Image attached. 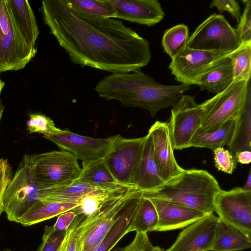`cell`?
Instances as JSON below:
<instances>
[{
	"label": "cell",
	"instance_id": "1",
	"mask_svg": "<svg viewBox=\"0 0 251 251\" xmlns=\"http://www.w3.org/2000/svg\"><path fill=\"white\" fill-rule=\"evenodd\" d=\"M41 10L45 23L74 64L129 73L151 60L149 42L121 20L82 12L66 0H43Z\"/></svg>",
	"mask_w": 251,
	"mask_h": 251
},
{
	"label": "cell",
	"instance_id": "2",
	"mask_svg": "<svg viewBox=\"0 0 251 251\" xmlns=\"http://www.w3.org/2000/svg\"><path fill=\"white\" fill-rule=\"evenodd\" d=\"M95 90L100 98L146 110L152 117L160 110L172 106L178 98L176 85L160 84L141 70L112 73L100 80Z\"/></svg>",
	"mask_w": 251,
	"mask_h": 251
},
{
	"label": "cell",
	"instance_id": "3",
	"mask_svg": "<svg viewBox=\"0 0 251 251\" xmlns=\"http://www.w3.org/2000/svg\"><path fill=\"white\" fill-rule=\"evenodd\" d=\"M216 178L203 170H185L144 196L166 200L209 215L214 212L215 196L220 190Z\"/></svg>",
	"mask_w": 251,
	"mask_h": 251
},
{
	"label": "cell",
	"instance_id": "4",
	"mask_svg": "<svg viewBox=\"0 0 251 251\" xmlns=\"http://www.w3.org/2000/svg\"><path fill=\"white\" fill-rule=\"evenodd\" d=\"M135 186H124L112 192L96 211L84 217L76 228V251H92L104 238L116 221Z\"/></svg>",
	"mask_w": 251,
	"mask_h": 251
},
{
	"label": "cell",
	"instance_id": "5",
	"mask_svg": "<svg viewBox=\"0 0 251 251\" xmlns=\"http://www.w3.org/2000/svg\"><path fill=\"white\" fill-rule=\"evenodd\" d=\"M35 182L40 190L70 185L81 170L78 159L66 151L32 154Z\"/></svg>",
	"mask_w": 251,
	"mask_h": 251
},
{
	"label": "cell",
	"instance_id": "6",
	"mask_svg": "<svg viewBox=\"0 0 251 251\" xmlns=\"http://www.w3.org/2000/svg\"><path fill=\"white\" fill-rule=\"evenodd\" d=\"M36 52L21 34L8 0H0V73L24 68Z\"/></svg>",
	"mask_w": 251,
	"mask_h": 251
},
{
	"label": "cell",
	"instance_id": "7",
	"mask_svg": "<svg viewBox=\"0 0 251 251\" xmlns=\"http://www.w3.org/2000/svg\"><path fill=\"white\" fill-rule=\"evenodd\" d=\"M33 168L32 154H25L9 183L3 197L4 212L9 221L20 218L40 197Z\"/></svg>",
	"mask_w": 251,
	"mask_h": 251
},
{
	"label": "cell",
	"instance_id": "8",
	"mask_svg": "<svg viewBox=\"0 0 251 251\" xmlns=\"http://www.w3.org/2000/svg\"><path fill=\"white\" fill-rule=\"evenodd\" d=\"M242 44L236 28L221 14L210 15L189 36L186 46L191 49L231 53Z\"/></svg>",
	"mask_w": 251,
	"mask_h": 251
},
{
	"label": "cell",
	"instance_id": "9",
	"mask_svg": "<svg viewBox=\"0 0 251 251\" xmlns=\"http://www.w3.org/2000/svg\"><path fill=\"white\" fill-rule=\"evenodd\" d=\"M249 82L233 81L224 91L202 102L205 115L199 128L207 130L237 117L250 96Z\"/></svg>",
	"mask_w": 251,
	"mask_h": 251
},
{
	"label": "cell",
	"instance_id": "10",
	"mask_svg": "<svg viewBox=\"0 0 251 251\" xmlns=\"http://www.w3.org/2000/svg\"><path fill=\"white\" fill-rule=\"evenodd\" d=\"M172 107L167 124L173 148H190L194 135L202 123L205 108L202 103H196L194 97L184 94Z\"/></svg>",
	"mask_w": 251,
	"mask_h": 251
},
{
	"label": "cell",
	"instance_id": "11",
	"mask_svg": "<svg viewBox=\"0 0 251 251\" xmlns=\"http://www.w3.org/2000/svg\"><path fill=\"white\" fill-rule=\"evenodd\" d=\"M146 138V135L131 139L112 136L111 148L103 159L113 176L123 186H134L132 182Z\"/></svg>",
	"mask_w": 251,
	"mask_h": 251
},
{
	"label": "cell",
	"instance_id": "12",
	"mask_svg": "<svg viewBox=\"0 0 251 251\" xmlns=\"http://www.w3.org/2000/svg\"><path fill=\"white\" fill-rule=\"evenodd\" d=\"M214 212L219 219L251 239V190L236 187L220 190L215 196Z\"/></svg>",
	"mask_w": 251,
	"mask_h": 251
},
{
	"label": "cell",
	"instance_id": "13",
	"mask_svg": "<svg viewBox=\"0 0 251 251\" xmlns=\"http://www.w3.org/2000/svg\"><path fill=\"white\" fill-rule=\"evenodd\" d=\"M230 53L185 47L171 59L169 68L175 79L181 84L197 85L204 73Z\"/></svg>",
	"mask_w": 251,
	"mask_h": 251
},
{
	"label": "cell",
	"instance_id": "14",
	"mask_svg": "<svg viewBox=\"0 0 251 251\" xmlns=\"http://www.w3.org/2000/svg\"><path fill=\"white\" fill-rule=\"evenodd\" d=\"M59 148L68 151L82 164H88L104 158L109 151L112 144V136L106 138H95L83 136L69 130H62L59 133L43 135Z\"/></svg>",
	"mask_w": 251,
	"mask_h": 251
},
{
	"label": "cell",
	"instance_id": "15",
	"mask_svg": "<svg viewBox=\"0 0 251 251\" xmlns=\"http://www.w3.org/2000/svg\"><path fill=\"white\" fill-rule=\"evenodd\" d=\"M218 217L206 215L184 227L166 251H211Z\"/></svg>",
	"mask_w": 251,
	"mask_h": 251
},
{
	"label": "cell",
	"instance_id": "16",
	"mask_svg": "<svg viewBox=\"0 0 251 251\" xmlns=\"http://www.w3.org/2000/svg\"><path fill=\"white\" fill-rule=\"evenodd\" d=\"M152 140L153 154L160 173L166 182L181 173L184 169L177 163L174 156L167 123L155 122L148 133Z\"/></svg>",
	"mask_w": 251,
	"mask_h": 251
},
{
	"label": "cell",
	"instance_id": "17",
	"mask_svg": "<svg viewBox=\"0 0 251 251\" xmlns=\"http://www.w3.org/2000/svg\"><path fill=\"white\" fill-rule=\"evenodd\" d=\"M117 12L116 19L151 26L162 20L165 13L157 0H107Z\"/></svg>",
	"mask_w": 251,
	"mask_h": 251
},
{
	"label": "cell",
	"instance_id": "18",
	"mask_svg": "<svg viewBox=\"0 0 251 251\" xmlns=\"http://www.w3.org/2000/svg\"><path fill=\"white\" fill-rule=\"evenodd\" d=\"M148 198L153 203L158 214L155 231L183 228L206 215L202 212L176 202Z\"/></svg>",
	"mask_w": 251,
	"mask_h": 251
},
{
	"label": "cell",
	"instance_id": "19",
	"mask_svg": "<svg viewBox=\"0 0 251 251\" xmlns=\"http://www.w3.org/2000/svg\"><path fill=\"white\" fill-rule=\"evenodd\" d=\"M143 192L134 191L121 209L116 221L101 241L92 251H110L127 233L131 220L142 198Z\"/></svg>",
	"mask_w": 251,
	"mask_h": 251
},
{
	"label": "cell",
	"instance_id": "20",
	"mask_svg": "<svg viewBox=\"0 0 251 251\" xmlns=\"http://www.w3.org/2000/svg\"><path fill=\"white\" fill-rule=\"evenodd\" d=\"M165 182L155 163L152 140L148 134L132 184L145 192L155 189Z\"/></svg>",
	"mask_w": 251,
	"mask_h": 251
},
{
	"label": "cell",
	"instance_id": "21",
	"mask_svg": "<svg viewBox=\"0 0 251 251\" xmlns=\"http://www.w3.org/2000/svg\"><path fill=\"white\" fill-rule=\"evenodd\" d=\"M237 117L207 130L198 128L191 140L190 147L207 148L213 151L228 146L233 137Z\"/></svg>",
	"mask_w": 251,
	"mask_h": 251
},
{
	"label": "cell",
	"instance_id": "22",
	"mask_svg": "<svg viewBox=\"0 0 251 251\" xmlns=\"http://www.w3.org/2000/svg\"><path fill=\"white\" fill-rule=\"evenodd\" d=\"M233 82L232 63L228 56L204 73L199 79L197 85L201 91L206 90L216 95L224 91Z\"/></svg>",
	"mask_w": 251,
	"mask_h": 251
},
{
	"label": "cell",
	"instance_id": "23",
	"mask_svg": "<svg viewBox=\"0 0 251 251\" xmlns=\"http://www.w3.org/2000/svg\"><path fill=\"white\" fill-rule=\"evenodd\" d=\"M75 182L87 184L108 191L125 186L115 178L103 158L88 164H82L80 174Z\"/></svg>",
	"mask_w": 251,
	"mask_h": 251
},
{
	"label": "cell",
	"instance_id": "24",
	"mask_svg": "<svg viewBox=\"0 0 251 251\" xmlns=\"http://www.w3.org/2000/svg\"><path fill=\"white\" fill-rule=\"evenodd\" d=\"M16 25L22 36L31 47L35 48L39 30L32 9L27 0H7Z\"/></svg>",
	"mask_w": 251,
	"mask_h": 251
},
{
	"label": "cell",
	"instance_id": "25",
	"mask_svg": "<svg viewBox=\"0 0 251 251\" xmlns=\"http://www.w3.org/2000/svg\"><path fill=\"white\" fill-rule=\"evenodd\" d=\"M79 203L38 200L20 218L18 223L33 225L74 209Z\"/></svg>",
	"mask_w": 251,
	"mask_h": 251
},
{
	"label": "cell",
	"instance_id": "26",
	"mask_svg": "<svg viewBox=\"0 0 251 251\" xmlns=\"http://www.w3.org/2000/svg\"><path fill=\"white\" fill-rule=\"evenodd\" d=\"M251 247V239L219 219L211 251H240Z\"/></svg>",
	"mask_w": 251,
	"mask_h": 251
},
{
	"label": "cell",
	"instance_id": "27",
	"mask_svg": "<svg viewBox=\"0 0 251 251\" xmlns=\"http://www.w3.org/2000/svg\"><path fill=\"white\" fill-rule=\"evenodd\" d=\"M229 151L236 161L237 153L251 151V108L250 96L247 103L237 117L236 125L233 138L228 146Z\"/></svg>",
	"mask_w": 251,
	"mask_h": 251
},
{
	"label": "cell",
	"instance_id": "28",
	"mask_svg": "<svg viewBox=\"0 0 251 251\" xmlns=\"http://www.w3.org/2000/svg\"><path fill=\"white\" fill-rule=\"evenodd\" d=\"M99 189L87 184L75 182L63 187L40 190L38 200L79 203L83 196Z\"/></svg>",
	"mask_w": 251,
	"mask_h": 251
},
{
	"label": "cell",
	"instance_id": "29",
	"mask_svg": "<svg viewBox=\"0 0 251 251\" xmlns=\"http://www.w3.org/2000/svg\"><path fill=\"white\" fill-rule=\"evenodd\" d=\"M158 220L156 209L148 197L143 195L137 210L132 218L128 231L148 232L154 231Z\"/></svg>",
	"mask_w": 251,
	"mask_h": 251
},
{
	"label": "cell",
	"instance_id": "30",
	"mask_svg": "<svg viewBox=\"0 0 251 251\" xmlns=\"http://www.w3.org/2000/svg\"><path fill=\"white\" fill-rule=\"evenodd\" d=\"M228 57L232 63L233 81H249L251 74V42L242 43Z\"/></svg>",
	"mask_w": 251,
	"mask_h": 251
},
{
	"label": "cell",
	"instance_id": "31",
	"mask_svg": "<svg viewBox=\"0 0 251 251\" xmlns=\"http://www.w3.org/2000/svg\"><path fill=\"white\" fill-rule=\"evenodd\" d=\"M189 36L188 27L183 24H178L166 30L161 41L164 51L172 59L186 46Z\"/></svg>",
	"mask_w": 251,
	"mask_h": 251
},
{
	"label": "cell",
	"instance_id": "32",
	"mask_svg": "<svg viewBox=\"0 0 251 251\" xmlns=\"http://www.w3.org/2000/svg\"><path fill=\"white\" fill-rule=\"evenodd\" d=\"M74 9L98 17L116 19L117 12L107 0H66Z\"/></svg>",
	"mask_w": 251,
	"mask_h": 251
},
{
	"label": "cell",
	"instance_id": "33",
	"mask_svg": "<svg viewBox=\"0 0 251 251\" xmlns=\"http://www.w3.org/2000/svg\"><path fill=\"white\" fill-rule=\"evenodd\" d=\"M113 191L99 189L91 192L83 196L79 201L78 206L72 210L77 216L82 215L85 217L98 209Z\"/></svg>",
	"mask_w": 251,
	"mask_h": 251
},
{
	"label": "cell",
	"instance_id": "34",
	"mask_svg": "<svg viewBox=\"0 0 251 251\" xmlns=\"http://www.w3.org/2000/svg\"><path fill=\"white\" fill-rule=\"evenodd\" d=\"M26 126L29 133H38L43 135H52L62 131V129L55 126L53 121L50 118L41 113H30Z\"/></svg>",
	"mask_w": 251,
	"mask_h": 251
},
{
	"label": "cell",
	"instance_id": "35",
	"mask_svg": "<svg viewBox=\"0 0 251 251\" xmlns=\"http://www.w3.org/2000/svg\"><path fill=\"white\" fill-rule=\"evenodd\" d=\"M67 230H55L46 226L42 241L37 251H57L65 237Z\"/></svg>",
	"mask_w": 251,
	"mask_h": 251
},
{
	"label": "cell",
	"instance_id": "36",
	"mask_svg": "<svg viewBox=\"0 0 251 251\" xmlns=\"http://www.w3.org/2000/svg\"><path fill=\"white\" fill-rule=\"evenodd\" d=\"M213 151L215 166L218 170L226 174H232L237 163L229 150L220 147Z\"/></svg>",
	"mask_w": 251,
	"mask_h": 251
},
{
	"label": "cell",
	"instance_id": "37",
	"mask_svg": "<svg viewBox=\"0 0 251 251\" xmlns=\"http://www.w3.org/2000/svg\"><path fill=\"white\" fill-rule=\"evenodd\" d=\"M245 2L243 13L241 15L236 29L242 43L251 42V0L242 1Z\"/></svg>",
	"mask_w": 251,
	"mask_h": 251
},
{
	"label": "cell",
	"instance_id": "38",
	"mask_svg": "<svg viewBox=\"0 0 251 251\" xmlns=\"http://www.w3.org/2000/svg\"><path fill=\"white\" fill-rule=\"evenodd\" d=\"M153 245L147 233L136 232L133 241L125 247L117 248L113 251H149Z\"/></svg>",
	"mask_w": 251,
	"mask_h": 251
},
{
	"label": "cell",
	"instance_id": "39",
	"mask_svg": "<svg viewBox=\"0 0 251 251\" xmlns=\"http://www.w3.org/2000/svg\"><path fill=\"white\" fill-rule=\"evenodd\" d=\"M210 7L216 8L221 13L228 12L237 22L241 17V8L239 3L235 0H214L210 4Z\"/></svg>",
	"mask_w": 251,
	"mask_h": 251
},
{
	"label": "cell",
	"instance_id": "40",
	"mask_svg": "<svg viewBox=\"0 0 251 251\" xmlns=\"http://www.w3.org/2000/svg\"><path fill=\"white\" fill-rule=\"evenodd\" d=\"M12 176V167L7 160L0 171V218L4 212V194Z\"/></svg>",
	"mask_w": 251,
	"mask_h": 251
},
{
	"label": "cell",
	"instance_id": "41",
	"mask_svg": "<svg viewBox=\"0 0 251 251\" xmlns=\"http://www.w3.org/2000/svg\"><path fill=\"white\" fill-rule=\"evenodd\" d=\"M84 218L82 215L77 216L67 229L68 240L65 251H76V228Z\"/></svg>",
	"mask_w": 251,
	"mask_h": 251
},
{
	"label": "cell",
	"instance_id": "42",
	"mask_svg": "<svg viewBox=\"0 0 251 251\" xmlns=\"http://www.w3.org/2000/svg\"><path fill=\"white\" fill-rule=\"evenodd\" d=\"M77 215L72 210L64 212L57 216L52 227L55 230H67Z\"/></svg>",
	"mask_w": 251,
	"mask_h": 251
},
{
	"label": "cell",
	"instance_id": "43",
	"mask_svg": "<svg viewBox=\"0 0 251 251\" xmlns=\"http://www.w3.org/2000/svg\"><path fill=\"white\" fill-rule=\"evenodd\" d=\"M237 163L248 164L251 162V151H244L237 153L235 156Z\"/></svg>",
	"mask_w": 251,
	"mask_h": 251
},
{
	"label": "cell",
	"instance_id": "44",
	"mask_svg": "<svg viewBox=\"0 0 251 251\" xmlns=\"http://www.w3.org/2000/svg\"><path fill=\"white\" fill-rule=\"evenodd\" d=\"M4 85H5L4 82L1 79L0 77V96L1 92L2 90V89L3 88L4 86ZM4 109V106L3 105V104L2 103V101H1V100L0 99V122L2 116Z\"/></svg>",
	"mask_w": 251,
	"mask_h": 251
},
{
	"label": "cell",
	"instance_id": "45",
	"mask_svg": "<svg viewBox=\"0 0 251 251\" xmlns=\"http://www.w3.org/2000/svg\"><path fill=\"white\" fill-rule=\"evenodd\" d=\"M245 190H251V171H250L249 173L247 176L246 182L242 187Z\"/></svg>",
	"mask_w": 251,
	"mask_h": 251
},
{
	"label": "cell",
	"instance_id": "46",
	"mask_svg": "<svg viewBox=\"0 0 251 251\" xmlns=\"http://www.w3.org/2000/svg\"><path fill=\"white\" fill-rule=\"evenodd\" d=\"M67 240H68V235L67 232L66 231V234L65 235V237L63 241L62 242L61 246H60L59 249L57 251H65L67 244Z\"/></svg>",
	"mask_w": 251,
	"mask_h": 251
},
{
	"label": "cell",
	"instance_id": "47",
	"mask_svg": "<svg viewBox=\"0 0 251 251\" xmlns=\"http://www.w3.org/2000/svg\"><path fill=\"white\" fill-rule=\"evenodd\" d=\"M149 251H165L164 249H163L159 246H155V247L153 246Z\"/></svg>",
	"mask_w": 251,
	"mask_h": 251
},
{
	"label": "cell",
	"instance_id": "48",
	"mask_svg": "<svg viewBox=\"0 0 251 251\" xmlns=\"http://www.w3.org/2000/svg\"><path fill=\"white\" fill-rule=\"evenodd\" d=\"M8 160L6 159L1 158L0 159V171L2 168L5 163Z\"/></svg>",
	"mask_w": 251,
	"mask_h": 251
},
{
	"label": "cell",
	"instance_id": "49",
	"mask_svg": "<svg viewBox=\"0 0 251 251\" xmlns=\"http://www.w3.org/2000/svg\"><path fill=\"white\" fill-rule=\"evenodd\" d=\"M2 251H12V250H11L10 249L7 248V249H5L2 250Z\"/></svg>",
	"mask_w": 251,
	"mask_h": 251
}]
</instances>
